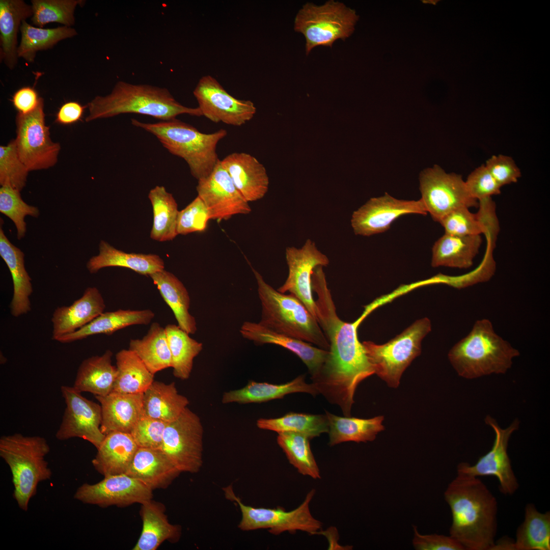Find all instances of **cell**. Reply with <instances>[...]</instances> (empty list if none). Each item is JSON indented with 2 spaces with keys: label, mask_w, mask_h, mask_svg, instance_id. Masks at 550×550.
<instances>
[{
  "label": "cell",
  "mask_w": 550,
  "mask_h": 550,
  "mask_svg": "<svg viewBox=\"0 0 550 550\" xmlns=\"http://www.w3.org/2000/svg\"><path fill=\"white\" fill-rule=\"evenodd\" d=\"M164 328L171 352L173 374L177 378L186 380L190 375L194 359L203 349V344L191 338L178 325L169 324Z\"/></svg>",
  "instance_id": "obj_44"
},
{
  "label": "cell",
  "mask_w": 550,
  "mask_h": 550,
  "mask_svg": "<svg viewBox=\"0 0 550 550\" xmlns=\"http://www.w3.org/2000/svg\"><path fill=\"white\" fill-rule=\"evenodd\" d=\"M519 351L494 331L487 319L477 320L468 335L448 353L457 374L474 379L491 374H504L511 368Z\"/></svg>",
  "instance_id": "obj_4"
},
{
  "label": "cell",
  "mask_w": 550,
  "mask_h": 550,
  "mask_svg": "<svg viewBox=\"0 0 550 550\" xmlns=\"http://www.w3.org/2000/svg\"><path fill=\"white\" fill-rule=\"evenodd\" d=\"M140 515L143 528L132 549L155 550L166 540L176 542L179 539L181 528L169 522L161 503L151 500L141 504Z\"/></svg>",
  "instance_id": "obj_31"
},
{
  "label": "cell",
  "mask_w": 550,
  "mask_h": 550,
  "mask_svg": "<svg viewBox=\"0 0 550 550\" xmlns=\"http://www.w3.org/2000/svg\"><path fill=\"white\" fill-rule=\"evenodd\" d=\"M224 490L226 498L236 502L239 505L242 517L238 528L242 531L268 529L274 535L284 532L294 533L297 531L314 535L322 527V523L315 519L310 511L309 504L314 496V489L308 493L304 502L298 507L289 511L281 508L271 509L247 506L235 496L230 486Z\"/></svg>",
  "instance_id": "obj_10"
},
{
  "label": "cell",
  "mask_w": 550,
  "mask_h": 550,
  "mask_svg": "<svg viewBox=\"0 0 550 550\" xmlns=\"http://www.w3.org/2000/svg\"><path fill=\"white\" fill-rule=\"evenodd\" d=\"M193 94L202 116L215 123L239 126L251 120L256 112L252 101L235 98L211 75L203 76Z\"/></svg>",
  "instance_id": "obj_16"
},
{
  "label": "cell",
  "mask_w": 550,
  "mask_h": 550,
  "mask_svg": "<svg viewBox=\"0 0 550 550\" xmlns=\"http://www.w3.org/2000/svg\"><path fill=\"white\" fill-rule=\"evenodd\" d=\"M33 14L32 5L23 0L0 1V60L10 70L18 63L17 33L21 23Z\"/></svg>",
  "instance_id": "obj_32"
},
{
  "label": "cell",
  "mask_w": 550,
  "mask_h": 550,
  "mask_svg": "<svg viewBox=\"0 0 550 550\" xmlns=\"http://www.w3.org/2000/svg\"><path fill=\"white\" fill-rule=\"evenodd\" d=\"M61 393L66 408L56 437L66 441L78 437L97 449L105 435L101 430L102 409L100 404L84 397L73 387L62 386Z\"/></svg>",
  "instance_id": "obj_15"
},
{
  "label": "cell",
  "mask_w": 550,
  "mask_h": 550,
  "mask_svg": "<svg viewBox=\"0 0 550 550\" xmlns=\"http://www.w3.org/2000/svg\"><path fill=\"white\" fill-rule=\"evenodd\" d=\"M482 242L480 235L460 236L445 233L433 246L431 265L434 267L470 268Z\"/></svg>",
  "instance_id": "obj_33"
},
{
  "label": "cell",
  "mask_w": 550,
  "mask_h": 550,
  "mask_svg": "<svg viewBox=\"0 0 550 550\" xmlns=\"http://www.w3.org/2000/svg\"><path fill=\"white\" fill-rule=\"evenodd\" d=\"M288 275L285 283L277 290L289 292L298 298L317 319V309L313 296L312 276L318 266H326L327 257L317 248L314 242L308 239L299 249L294 246L286 249Z\"/></svg>",
  "instance_id": "obj_18"
},
{
  "label": "cell",
  "mask_w": 550,
  "mask_h": 550,
  "mask_svg": "<svg viewBox=\"0 0 550 550\" xmlns=\"http://www.w3.org/2000/svg\"><path fill=\"white\" fill-rule=\"evenodd\" d=\"M477 213L461 207L446 215L439 223L445 233L454 235L484 234L488 241H495L500 227L496 212V204L491 198L478 201Z\"/></svg>",
  "instance_id": "obj_21"
},
{
  "label": "cell",
  "mask_w": 550,
  "mask_h": 550,
  "mask_svg": "<svg viewBox=\"0 0 550 550\" xmlns=\"http://www.w3.org/2000/svg\"><path fill=\"white\" fill-rule=\"evenodd\" d=\"M413 545L416 550H464L456 540L449 536L437 534H422L414 526Z\"/></svg>",
  "instance_id": "obj_54"
},
{
  "label": "cell",
  "mask_w": 550,
  "mask_h": 550,
  "mask_svg": "<svg viewBox=\"0 0 550 550\" xmlns=\"http://www.w3.org/2000/svg\"><path fill=\"white\" fill-rule=\"evenodd\" d=\"M155 316L150 309L123 310L103 312L91 322L69 334L58 337L56 341L68 343L98 334L112 335L115 332L132 325H147Z\"/></svg>",
  "instance_id": "obj_30"
},
{
  "label": "cell",
  "mask_w": 550,
  "mask_h": 550,
  "mask_svg": "<svg viewBox=\"0 0 550 550\" xmlns=\"http://www.w3.org/2000/svg\"><path fill=\"white\" fill-rule=\"evenodd\" d=\"M117 375L112 392L144 393L154 381V374L132 351L122 349L115 355Z\"/></svg>",
  "instance_id": "obj_40"
},
{
  "label": "cell",
  "mask_w": 550,
  "mask_h": 550,
  "mask_svg": "<svg viewBox=\"0 0 550 550\" xmlns=\"http://www.w3.org/2000/svg\"><path fill=\"white\" fill-rule=\"evenodd\" d=\"M203 434L200 418L186 407L167 423L159 449L181 473H196L203 464Z\"/></svg>",
  "instance_id": "obj_12"
},
{
  "label": "cell",
  "mask_w": 550,
  "mask_h": 550,
  "mask_svg": "<svg viewBox=\"0 0 550 550\" xmlns=\"http://www.w3.org/2000/svg\"><path fill=\"white\" fill-rule=\"evenodd\" d=\"M87 108V122L127 113L147 115L160 121L172 120L182 114L202 116L198 107L183 105L165 88L123 81H118L109 94L95 97Z\"/></svg>",
  "instance_id": "obj_3"
},
{
  "label": "cell",
  "mask_w": 550,
  "mask_h": 550,
  "mask_svg": "<svg viewBox=\"0 0 550 550\" xmlns=\"http://www.w3.org/2000/svg\"><path fill=\"white\" fill-rule=\"evenodd\" d=\"M21 41L18 47V58L33 63L38 51L52 48L61 40L77 35L76 31L66 26L53 29L34 27L23 20L20 28Z\"/></svg>",
  "instance_id": "obj_43"
},
{
  "label": "cell",
  "mask_w": 550,
  "mask_h": 550,
  "mask_svg": "<svg viewBox=\"0 0 550 550\" xmlns=\"http://www.w3.org/2000/svg\"><path fill=\"white\" fill-rule=\"evenodd\" d=\"M180 473L160 449L139 448L126 474L153 491L166 488Z\"/></svg>",
  "instance_id": "obj_26"
},
{
  "label": "cell",
  "mask_w": 550,
  "mask_h": 550,
  "mask_svg": "<svg viewBox=\"0 0 550 550\" xmlns=\"http://www.w3.org/2000/svg\"><path fill=\"white\" fill-rule=\"evenodd\" d=\"M257 427L261 429L275 431L278 433L294 432L312 439L328 432V422L326 415H311L290 412L277 418H260L257 421Z\"/></svg>",
  "instance_id": "obj_45"
},
{
  "label": "cell",
  "mask_w": 550,
  "mask_h": 550,
  "mask_svg": "<svg viewBox=\"0 0 550 550\" xmlns=\"http://www.w3.org/2000/svg\"><path fill=\"white\" fill-rule=\"evenodd\" d=\"M492 549L514 550V541L511 542L507 538L500 540L498 543L495 542Z\"/></svg>",
  "instance_id": "obj_57"
},
{
  "label": "cell",
  "mask_w": 550,
  "mask_h": 550,
  "mask_svg": "<svg viewBox=\"0 0 550 550\" xmlns=\"http://www.w3.org/2000/svg\"><path fill=\"white\" fill-rule=\"evenodd\" d=\"M105 304L95 287L85 289L82 295L69 306L57 307L52 317V339L72 333L85 326L104 312Z\"/></svg>",
  "instance_id": "obj_23"
},
{
  "label": "cell",
  "mask_w": 550,
  "mask_h": 550,
  "mask_svg": "<svg viewBox=\"0 0 550 550\" xmlns=\"http://www.w3.org/2000/svg\"><path fill=\"white\" fill-rule=\"evenodd\" d=\"M484 164L501 187L516 182L521 176L520 170L514 160L507 155H492Z\"/></svg>",
  "instance_id": "obj_53"
},
{
  "label": "cell",
  "mask_w": 550,
  "mask_h": 550,
  "mask_svg": "<svg viewBox=\"0 0 550 550\" xmlns=\"http://www.w3.org/2000/svg\"><path fill=\"white\" fill-rule=\"evenodd\" d=\"M46 439L19 433L0 438V456L9 466L18 507L27 511L39 483L50 479L52 473L45 456L50 452Z\"/></svg>",
  "instance_id": "obj_7"
},
{
  "label": "cell",
  "mask_w": 550,
  "mask_h": 550,
  "mask_svg": "<svg viewBox=\"0 0 550 550\" xmlns=\"http://www.w3.org/2000/svg\"><path fill=\"white\" fill-rule=\"evenodd\" d=\"M328 422L329 445L346 442H371L384 429L382 416L370 419L340 417L326 411Z\"/></svg>",
  "instance_id": "obj_38"
},
{
  "label": "cell",
  "mask_w": 550,
  "mask_h": 550,
  "mask_svg": "<svg viewBox=\"0 0 550 550\" xmlns=\"http://www.w3.org/2000/svg\"><path fill=\"white\" fill-rule=\"evenodd\" d=\"M128 349L138 355L153 374L172 367L165 328L156 322L151 324L142 339H131Z\"/></svg>",
  "instance_id": "obj_39"
},
{
  "label": "cell",
  "mask_w": 550,
  "mask_h": 550,
  "mask_svg": "<svg viewBox=\"0 0 550 550\" xmlns=\"http://www.w3.org/2000/svg\"><path fill=\"white\" fill-rule=\"evenodd\" d=\"M358 18L355 11L342 3L331 0L320 6L308 3L296 14L294 29L304 36L308 55L315 47H332L336 40L348 38Z\"/></svg>",
  "instance_id": "obj_9"
},
{
  "label": "cell",
  "mask_w": 550,
  "mask_h": 550,
  "mask_svg": "<svg viewBox=\"0 0 550 550\" xmlns=\"http://www.w3.org/2000/svg\"><path fill=\"white\" fill-rule=\"evenodd\" d=\"M316 294L317 319L329 348L320 370L311 377L312 383L318 394L350 416L358 386L375 374L358 336V328L370 312L365 309L357 320L347 322L338 316L329 289H320Z\"/></svg>",
  "instance_id": "obj_1"
},
{
  "label": "cell",
  "mask_w": 550,
  "mask_h": 550,
  "mask_svg": "<svg viewBox=\"0 0 550 550\" xmlns=\"http://www.w3.org/2000/svg\"><path fill=\"white\" fill-rule=\"evenodd\" d=\"M143 394L112 392L104 396H96L102 409L101 430L105 435L112 432L130 433L145 414Z\"/></svg>",
  "instance_id": "obj_24"
},
{
  "label": "cell",
  "mask_w": 550,
  "mask_h": 550,
  "mask_svg": "<svg viewBox=\"0 0 550 550\" xmlns=\"http://www.w3.org/2000/svg\"><path fill=\"white\" fill-rule=\"evenodd\" d=\"M307 393L315 396L318 393L312 383L306 382L305 376L299 375L292 380L283 384H272L250 381L244 387L225 392L222 401L224 404L261 403L294 393Z\"/></svg>",
  "instance_id": "obj_34"
},
{
  "label": "cell",
  "mask_w": 550,
  "mask_h": 550,
  "mask_svg": "<svg viewBox=\"0 0 550 550\" xmlns=\"http://www.w3.org/2000/svg\"><path fill=\"white\" fill-rule=\"evenodd\" d=\"M20 191L9 186L0 188V212L14 223L17 230V237L20 240L25 236L26 224L24 217H38L39 209L26 203L21 198Z\"/></svg>",
  "instance_id": "obj_48"
},
{
  "label": "cell",
  "mask_w": 550,
  "mask_h": 550,
  "mask_svg": "<svg viewBox=\"0 0 550 550\" xmlns=\"http://www.w3.org/2000/svg\"><path fill=\"white\" fill-rule=\"evenodd\" d=\"M452 521L450 535L466 550H491L498 529L496 498L478 477L457 471L444 493Z\"/></svg>",
  "instance_id": "obj_2"
},
{
  "label": "cell",
  "mask_w": 550,
  "mask_h": 550,
  "mask_svg": "<svg viewBox=\"0 0 550 550\" xmlns=\"http://www.w3.org/2000/svg\"><path fill=\"white\" fill-rule=\"evenodd\" d=\"M167 423L144 414L130 434L139 448L159 449Z\"/></svg>",
  "instance_id": "obj_51"
},
{
  "label": "cell",
  "mask_w": 550,
  "mask_h": 550,
  "mask_svg": "<svg viewBox=\"0 0 550 550\" xmlns=\"http://www.w3.org/2000/svg\"><path fill=\"white\" fill-rule=\"evenodd\" d=\"M153 490L126 474L104 477L94 484L83 483L74 494L75 500L101 508L124 507L152 500Z\"/></svg>",
  "instance_id": "obj_17"
},
{
  "label": "cell",
  "mask_w": 550,
  "mask_h": 550,
  "mask_svg": "<svg viewBox=\"0 0 550 550\" xmlns=\"http://www.w3.org/2000/svg\"><path fill=\"white\" fill-rule=\"evenodd\" d=\"M0 255L11 274L13 294L10 304L11 314L15 317L31 310L30 296L33 292L32 279L25 269L24 253L14 245L0 228Z\"/></svg>",
  "instance_id": "obj_27"
},
{
  "label": "cell",
  "mask_w": 550,
  "mask_h": 550,
  "mask_svg": "<svg viewBox=\"0 0 550 550\" xmlns=\"http://www.w3.org/2000/svg\"><path fill=\"white\" fill-rule=\"evenodd\" d=\"M310 439L294 432L278 433L277 443L285 453L289 462L298 472L313 479L321 478L320 471L312 452Z\"/></svg>",
  "instance_id": "obj_46"
},
{
  "label": "cell",
  "mask_w": 550,
  "mask_h": 550,
  "mask_svg": "<svg viewBox=\"0 0 550 550\" xmlns=\"http://www.w3.org/2000/svg\"><path fill=\"white\" fill-rule=\"evenodd\" d=\"M211 219L203 200L197 196L183 209L179 211L177 222L178 234L186 235L204 231Z\"/></svg>",
  "instance_id": "obj_50"
},
{
  "label": "cell",
  "mask_w": 550,
  "mask_h": 550,
  "mask_svg": "<svg viewBox=\"0 0 550 550\" xmlns=\"http://www.w3.org/2000/svg\"><path fill=\"white\" fill-rule=\"evenodd\" d=\"M87 105L82 106L76 101H69L63 104L56 115L55 122L63 124H73L81 120Z\"/></svg>",
  "instance_id": "obj_56"
},
{
  "label": "cell",
  "mask_w": 550,
  "mask_h": 550,
  "mask_svg": "<svg viewBox=\"0 0 550 550\" xmlns=\"http://www.w3.org/2000/svg\"><path fill=\"white\" fill-rule=\"evenodd\" d=\"M40 98L34 88L25 87L19 89L14 94L12 102L18 113L26 114L37 107Z\"/></svg>",
  "instance_id": "obj_55"
},
{
  "label": "cell",
  "mask_w": 550,
  "mask_h": 550,
  "mask_svg": "<svg viewBox=\"0 0 550 550\" xmlns=\"http://www.w3.org/2000/svg\"><path fill=\"white\" fill-rule=\"evenodd\" d=\"M464 181L469 194L478 201L501 193V187L484 164L474 170Z\"/></svg>",
  "instance_id": "obj_52"
},
{
  "label": "cell",
  "mask_w": 550,
  "mask_h": 550,
  "mask_svg": "<svg viewBox=\"0 0 550 550\" xmlns=\"http://www.w3.org/2000/svg\"><path fill=\"white\" fill-rule=\"evenodd\" d=\"M419 182L421 199L435 221L439 222L459 208L478 207V201L469 194L462 176L447 173L438 165L422 171Z\"/></svg>",
  "instance_id": "obj_13"
},
{
  "label": "cell",
  "mask_w": 550,
  "mask_h": 550,
  "mask_svg": "<svg viewBox=\"0 0 550 550\" xmlns=\"http://www.w3.org/2000/svg\"><path fill=\"white\" fill-rule=\"evenodd\" d=\"M138 448L130 433L111 432L97 449L92 464L104 477L126 474Z\"/></svg>",
  "instance_id": "obj_28"
},
{
  "label": "cell",
  "mask_w": 550,
  "mask_h": 550,
  "mask_svg": "<svg viewBox=\"0 0 550 550\" xmlns=\"http://www.w3.org/2000/svg\"><path fill=\"white\" fill-rule=\"evenodd\" d=\"M148 198L153 215L151 238L160 242L172 240L178 235L179 211L176 200L163 186H156L151 189Z\"/></svg>",
  "instance_id": "obj_42"
},
{
  "label": "cell",
  "mask_w": 550,
  "mask_h": 550,
  "mask_svg": "<svg viewBox=\"0 0 550 550\" xmlns=\"http://www.w3.org/2000/svg\"><path fill=\"white\" fill-rule=\"evenodd\" d=\"M113 352L106 350L101 355L87 358L80 364L73 387L81 392L104 396L112 392L117 375L112 364Z\"/></svg>",
  "instance_id": "obj_35"
},
{
  "label": "cell",
  "mask_w": 550,
  "mask_h": 550,
  "mask_svg": "<svg viewBox=\"0 0 550 550\" xmlns=\"http://www.w3.org/2000/svg\"><path fill=\"white\" fill-rule=\"evenodd\" d=\"M45 121L44 100L41 97L34 111L26 114L18 113L16 116L17 150L29 171L49 169L58 161L61 146L51 140Z\"/></svg>",
  "instance_id": "obj_11"
},
{
  "label": "cell",
  "mask_w": 550,
  "mask_h": 550,
  "mask_svg": "<svg viewBox=\"0 0 550 550\" xmlns=\"http://www.w3.org/2000/svg\"><path fill=\"white\" fill-rule=\"evenodd\" d=\"M131 121L133 125L155 135L171 154L183 158L198 180L208 176L219 161L216 146L227 134L223 129L211 133H202L176 118L154 123L135 119Z\"/></svg>",
  "instance_id": "obj_5"
},
{
  "label": "cell",
  "mask_w": 550,
  "mask_h": 550,
  "mask_svg": "<svg viewBox=\"0 0 550 550\" xmlns=\"http://www.w3.org/2000/svg\"><path fill=\"white\" fill-rule=\"evenodd\" d=\"M410 213H427L421 199L401 200L386 194L370 199L354 211L351 225L355 234L369 236L385 232L399 217Z\"/></svg>",
  "instance_id": "obj_19"
},
{
  "label": "cell",
  "mask_w": 550,
  "mask_h": 550,
  "mask_svg": "<svg viewBox=\"0 0 550 550\" xmlns=\"http://www.w3.org/2000/svg\"><path fill=\"white\" fill-rule=\"evenodd\" d=\"M514 550L550 549V512H539L532 503L525 507V518L516 530Z\"/></svg>",
  "instance_id": "obj_41"
},
{
  "label": "cell",
  "mask_w": 550,
  "mask_h": 550,
  "mask_svg": "<svg viewBox=\"0 0 550 550\" xmlns=\"http://www.w3.org/2000/svg\"><path fill=\"white\" fill-rule=\"evenodd\" d=\"M240 333L244 338L256 344H275L293 352L307 366L311 377L320 370L328 353L311 343L274 332L259 322H244Z\"/></svg>",
  "instance_id": "obj_22"
},
{
  "label": "cell",
  "mask_w": 550,
  "mask_h": 550,
  "mask_svg": "<svg viewBox=\"0 0 550 550\" xmlns=\"http://www.w3.org/2000/svg\"><path fill=\"white\" fill-rule=\"evenodd\" d=\"M196 189L211 219L228 220L233 215L251 211L249 202L236 188L221 160L208 176L198 180Z\"/></svg>",
  "instance_id": "obj_20"
},
{
  "label": "cell",
  "mask_w": 550,
  "mask_h": 550,
  "mask_svg": "<svg viewBox=\"0 0 550 550\" xmlns=\"http://www.w3.org/2000/svg\"><path fill=\"white\" fill-rule=\"evenodd\" d=\"M99 250V254L92 257L87 263V268L91 273L104 267H122L149 276L164 269V261L157 255L126 253L104 240L100 241Z\"/></svg>",
  "instance_id": "obj_29"
},
{
  "label": "cell",
  "mask_w": 550,
  "mask_h": 550,
  "mask_svg": "<svg viewBox=\"0 0 550 550\" xmlns=\"http://www.w3.org/2000/svg\"><path fill=\"white\" fill-rule=\"evenodd\" d=\"M485 423L494 431L495 437L491 449L479 458L474 465L465 462L459 463L457 471L471 476H492L498 480L500 491L505 495L513 494L519 484L512 469L507 450L512 434L519 428V421L515 419L507 428L503 429L490 416L485 418Z\"/></svg>",
  "instance_id": "obj_14"
},
{
  "label": "cell",
  "mask_w": 550,
  "mask_h": 550,
  "mask_svg": "<svg viewBox=\"0 0 550 550\" xmlns=\"http://www.w3.org/2000/svg\"><path fill=\"white\" fill-rule=\"evenodd\" d=\"M165 302L172 310L178 326L188 334L197 330L195 318L189 312L190 299L183 284L164 269L149 276Z\"/></svg>",
  "instance_id": "obj_36"
},
{
  "label": "cell",
  "mask_w": 550,
  "mask_h": 550,
  "mask_svg": "<svg viewBox=\"0 0 550 550\" xmlns=\"http://www.w3.org/2000/svg\"><path fill=\"white\" fill-rule=\"evenodd\" d=\"M221 163L248 202L265 196L268 188V177L265 168L255 157L246 153H233Z\"/></svg>",
  "instance_id": "obj_25"
},
{
  "label": "cell",
  "mask_w": 550,
  "mask_h": 550,
  "mask_svg": "<svg viewBox=\"0 0 550 550\" xmlns=\"http://www.w3.org/2000/svg\"><path fill=\"white\" fill-rule=\"evenodd\" d=\"M33 11L31 21L42 28L52 22L71 27L75 23L74 11L77 5L84 3L80 0H32Z\"/></svg>",
  "instance_id": "obj_47"
},
{
  "label": "cell",
  "mask_w": 550,
  "mask_h": 550,
  "mask_svg": "<svg viewBox=\"0 0 550 550\" xmlns=\"http://www.w3.org/2000/svg\"><path fill=\"white\" fill-rule=\"evenodd\" d=\"M252 270L262 308L259 323L274 332L328 351V341L317 319L304 304L294 295L274 289L260 273Z\"/></svg>",
  "instance_id": "obj_6"
},
{
  "label": "cell",
  "mask_w": 550,
  "mask_h": 550,
  "mask_svg": "<svg viewBox=\"0 0 550 550\" xmlns=\"http://www.w3.org/2000/svg\"><path fill=\"white\" fill-rule=\"evenodd\" d=\"M430 320H417L401 334L383 344L362 342L375 374L393 388L398 387L402 373L421 352V342L430 332Z\"/></svg>",
  "instance_id": "obj_8"
},
{
  "label": "cell",
  "mask_w": 550,
  "mask_h": 550,
  "mask_svg": "<svg viewBox=\"0 0 550 550\" xmlns=\"http://www.w3.org/2000/svg\"><path fill=\"white\" fill-rule=\"evenodd\" d=\"M29 171L20 159L15 139L0 146V185L9 186L19 191L25 187Z\"/></svg>",
  "instance_id": "obj_49"
},
{
  "label": "cell",
  "mask_w": 550,
  "mask_h": 550,
  "mask_svg": "<svg viewBox=\"0 0 550 550\" xmlns=\"http://www.w3.org/2000/svg\"><path fill=\"white\" fill-rule=\"evenodd\" d=\"M188 404V399L178 392L174 382L154 381L143 394L145 415L167 423L177 419Z\"/></svg>",
  "instance_id": "obj_37"
}]
</instances>
